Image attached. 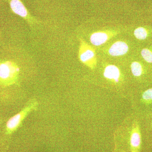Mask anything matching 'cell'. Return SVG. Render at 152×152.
I'll return each instance as SVG.
<instances>
[{
  "label": "cell",
  "mask_w": 152,
  "mask_h": 152,
  "mask_svg": "<svg viewBox=\"0 0 152 152\" xmlns=\"http://www.w3.org/2000/svg\"><path fill=\"white\" fill-rule=\"evenodd\" d=\"M129 51L127 44L123 41H117L110 47L109 53L113 56H118L126 54Z\"/></svg>",
  "instance_id": "6"
},
{
  "label": "cell",
  "mask_w": 152,
  "mask_h": 152,
  "mask_svg": "<svg viewBox=\"0 0 152 152\" xmlns=\"http://www.w3.org/2000/svg\"><path fill=\"white\" fill-rule=\"evenodd\" d=\"M131 68L132 73L135 77H140L142 74V67L140 63L137 61L133 62L131 64Z\"/></svg>",
  "instance_id": "9"
},
{
  "label": "cell",
  "mask_w": 152,
  "mask_h": 152,
  "mask_svg": "<svg viewBox=\"0 0 152 152\" xmlns=\"http://www.w3.org/2000/svg\"><path fill=\"white\" fill-rule=\"evenodd\" d=\"M79 57L80 61L87 66L94 69L97 64V58L94 49L83 40H80Z\"/></svg>",
  "instance_id": "3"
},
{
  "label": "cell",
  "mask_w": 152,
  "mask_h": 152,
  "mask_svg": "<svg viewBox=\"0 0 152 152\" xmlns=\"http://www.w3.org/2000/svg\"><path fill=\"white\" fill-rule=\"evenodd\" d=\"M134 35L138 39L144 40L147 38L148 32L145 28L139 27L135 30Z\"/></svg>",
  "instance_id": "10"
},
{
  "label": "cell",
  "mask_w": 152,
  "mask_h": 152,
  "mask_svg": "<svg viewBox=\"0 0 152 152\" xmlns=\"http://www.w3.org/2000/svg\"><path fill=\"white\" fill-rule=\"evenodd\" d=\"M10 7L12 11L17 15L23 18H27V10L20 0H12Z\"/></svg>",
  "instance_id": "8"
},
{
  "label": "cell",
  "mask_w": 152,
  "mask_h": 152,
  "mask_svg": "<svg viewBox=\"0 0 152 152\" xmlns=\"http://www.w3.org/2000/svg\"><path fill=\"white\" fill-rule=\"evenodd\" d=\"M117 33L113 31H102L93 33L90 37V41L94 45L100 46L115 36Z\"/></svg>",
  "instance_id": "4"
},
{
  "label": "cell",
  "mask_w": 152,
  "mask_h": 152,
  "mask_svg": "<svg viewBox=\"0 0 152 152\" xmlns=\"http://www.w3.org/2000/svg\"><path fill=\"white\" fill-rule=\"evenodd\" d=\"M104 75L106 78L118 83L119 81L121 73L119 69L116 66L109 65L105 69Z\"/></svg>",
  "instance_id": "7"
},
{
  "label": "cell",
  "mask_w": 152,
  "mask_h": 152,
  "mask_svg": "<svg viewBox=\"0 0 152 152\" xmlns=\"http://www.w3.org/2000/svg\"><path fill=\"white\" fill-rule=\"evenodd\" d=\"M1 122H2L1 121V120H0V124H1Z\"/></svg>",
  "instance_id": "13"
},
{
  "label": "cell",
  "mask_w": 152,
  "mask_h": 152,
  "mask_svg": "<svg viewBox=\"0 0 152 152\" xmlns=\"http://www.w3.org/2000/svg\"><path fill=\"white\" fill-rule=\"evenodd\" d=\"M38 106L37 101L33 100L29 102L20 111L11 117L6 124L7 134H10L15 132L28 115L37 108Z\"/></svg>",
  "instance_id": "1"
},
{
  "label": "cell",
  "mask_w": 152,
  "mask_h": 152,
  "mask_svg": "<svg viewBox=\"0 0 152 152\" xmlns=\"http://www.w3.org/2000/svg\"><path fill=\"white\" fill-rule=\"evenodd\" d=\"M132 152H139L141 144V134L140 125L137 121L133 125L130 137Z\"/></svg>",
  "instance_id": "5"
},
{
  "label": "cell",
  "mask_w": 152,
  "mask_h": 152,
  "mask_svg": "<svg viewBox=\"0 0 152 152\" xmlns=\"http://www.w3.org/2000/svg\"><path fill=\"white\" fill-rule=\"evenodd\" d=\"M141 55L144 59L147 62L152 63V52L149 49H142L141 51Z\"/></svg>",
  "instance_id": "11"
},
{
  "label": "cell",
  "mask_w": 152,
  "mask_h": 152,
  "mask_svg": "<svg viewBox=\"0 0 152 152\" xmlns=\"http://www.w3.org/2000/svg\"><path fill=\"white\" fill-rule=\"evenodd\" d=\"M20 68L15 64L7 61L0 63V85L7 86L16 81Z\"/></svg>",
  "instance_id": "2"
},
{
  "label": "cell",
  "mask_w": 152,
  "mask_h": 152,
  "mask_svg": "<svg viewBox=\"0 0 152 152\" xmlns=\"http://www.w3.org/2000/svg\"><path fill=\"white\" fill-rule=\"evenodd\" d=\"M143 100L147 103H150L152 102V88L148 89L145 91L142 95Z\"/></svg>",
  "instance_id": "12"
}]
</instances>
